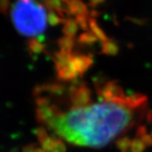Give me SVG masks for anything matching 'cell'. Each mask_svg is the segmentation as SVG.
<instances>
[{"label":"cell","instance_id":"obj_4","mask_svg":"<svg viewBox=\"0 0 152 152\" xmlns=\"http://www.w3.org/2000/svg\"><path fill=\"white\" fill-rule=\"evenodd\" d=\"M141 139L143 140V142L145 143V145L147 147L152 146V135L149 134H146L143 137H141Z\"/></svg>","mask_w":152,"mask_h":152},{"label":"cell","instance_id":"obj_2","mask_svg":"<svg viewBox=\"0 0 152 152\" xmlns=\"http://www.w3.org/2000/svg\"><path fill=\"white\" fill-rule=\"evenodd\" d=\"M53 7L50 9V1L44 4L40 0H0V7H6L15 28L20 35L27 38L35 51L41 50L43 38L52 21H59L66 12L57 7V0H52Z\"/></svg>","mask_w":152,"mask_h":152},{"label":"cell","instance_id":"obj_3","mask_svg":"<svg viewBox=\"0 0 152 152\" xmlns=\"http://www.w3.org/2000/svg\"><path fill=\"white\" fill-rule=\"evenodd\" d=\"M146 147L147 146L143 142V140L141 139V137H136L132 140L130 148H131L132 152H143L146 149Z\"/></svg>","mask_w":152,"mask_h":152},{"label":"cell","instance_id":"obj_5","mask_svg":"<svg viewBox=\"0 0 152 152\" xmlns=\"http://www.w3.org/2000/svg\"><path fill=\"white\" fill-rule=\"evenodd\" d=\"M60 1H63V2H71V1H74V0H60Z\"/></svg>","mask_w":152,"mask_h":152},{"label":"cell","instance_id":"obj_1","mask_svg":"<svg viewBox=\"0 0 152 152\" xmlns=\"http://www.w3.org/2000/svg\"><path fill=\"white\" fill-rule=\"evenodd\" d=\"M38 120L46 129L73 146L102 148L134 127L152 120L148 98L128 94L114 81L51 83L34 94Z\"/></svg>","mask_w":152,"mask_h":152}]
</instances>
